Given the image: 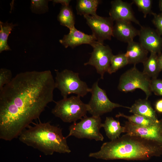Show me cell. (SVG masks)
Listing matches in <instances>:
<instances>
[{
	"label": "cell",
	"instance_id": "obj_33",
	"mask_svg": "<svg viewBox=\"0 0 162 162\" xmlns=\"http://www.w3.org/2000/svg\"><path fill=\"white\" fill-rule=\"evenodd\" d=\"M159 8L160 11L162 13V0H160L159 1Z\"/></svg>",
	"mask_w": 162,
	"mask_h": 162
},
{
	"label": "cell",
	"instance_id": "obj_23",
	"mask_svg": "<svg viewBox=\"0 0 162 162\" xmlns=\"http://www.w3.org/2000/svg\"><path fill=\"white\" fill-rule=\"evenodd\" d=\"M116 117H123L127 119L128 121L136 125L141 126H150L158 122H156L147 117L135 114L129 116L119 112L116 115Z\"/></svg>",
	"mask_w": 162,
	"mask_h": 162
},
{
	"label": "cell",
	"instance_id": "obj_25",
	"mask_svg": "<svg viewBox=\"0 0 162 162\" xmlns=\"http://www.w3.org/2000/svg\"><path fill=\"white\" fill-rule=\"evenodd\" d=\"M48 1L44 0H32L31 9L33 13L42 14L46 12L48 10Z\"/></svg>",
	"mask_w": 162,
	"mask_h": 162
},
{
	"label": "cell",
	"instance_id": "obj_28",
	"mask_svg": "<svg viewBox=\"0 0 162 162\" xmlns=\"http://www.w3.org/2000/svg\"><path fill=\"white\" fill-rule=\"evenodd\" d=\"M151 88L152 92L155 95L162 96V80L157 78L152 79Z\"/></svg>",
	"mask_w": 162,
	"mask_h": 162
},
{
	"label": "cell",
	"instance_id": "obj_3",
	"mask_svg": "<svg viewBox=\"0 0 162 162\" xmlns=\"http://www.w3.org/2000/svg\"><path fill=\"white\" fill-rule=\"evenodd\" d=\"M20 141L26 145L36 149L46 155L54 152L69 153L71 152L67 138L60 128L49 122H40L29 126L18 137Z\"/></svg>",
	"mask_w": 162,
	"mask_h": 162
},
{
	"label": "cell",
	"instance_id": "obj_22",
	"mask_svg": "<svg viewBox=\"0 0 162 162\" xmlns=\"http://www.w3.org/2000/svg\"><path fill=\"white\" fill-rule=\"evenodd\" d=\"M16 26L12 23L3 22L0 21V52L11 50L8 44L9 34Z\"/></svg>",
	"mask_w": 162,
	"mask_h": 162
},
{
	"label": "cell",
	"instance_id": "obj_27",
	"mask_svg": "<svg viewBox=\"0 0 162 162\" xmlns=\"http://www.w3.org/2000/svg\"><path fill=\"white\" fill-rule=\"evenodd\" d=\"M12 73L8 69L1 68L0 69V90L12 80Z\"/></svg>",
	"mask_w": 162,
	"mask_h": 162
},
{
	"label": "cell",
	"instance_id": "obj_26",
	"mask_svg": "<svg viewBox=\"0 0 162 162\" xmlns=\"http://www.w3.org/2000/svg\"><path fill=\"white\" fill-rule=\"evenodd\" d=\"M133 2L137 7L139 10L143 14L146 18L147 15L151 14L152 1V0H133Z\"/></svg>",
	"mask_w": 162,
	"mask_h": 162
},
{
	"label": "cell",
	"instance_id": "obj_18",
	"mask_svg": "<svg viewBox=\"0 0 162 162\" xmlns=\"http://www.w3.org/2000/svg\"><path fill=\"white\" fill-rule=\"evenodd\" d=\"M106 135L111 140H116L120 137V134L125 133L124 126L121 125L120 122L112 117H106L102 124Z\"/></svg>",
	"mask_w": 162,
	"mask_h": 162
},
{
	"label": "cell",
	"instance_id": "obj_29",
	"mask_svg": "<svg viewBox=\"0 0 162 162\" xmlns=\"http://www.w3.org/2000/svg\"><path fill=\"white\" fill-rule=\"evenodd\" d=\"M151 14L153 16L152 22L156 28L157 32L162 35V13L158 14L152 12Z\"/></svg>",
	"mask_w": 162,
	"mask_h": 162
},
{
	"label": "cell",
	"instance_id": "obj_11",
	"mask_svg": "<svg viewBox=\"0 0 162 162\" xmlns=\"http://www.w3.org/2000/svg\"><path fill=\"white\" fill-rule=\"evenodd\" d=\"M125 133L162 143V118L152 125L141 126L127 121L124 126Z\"/></svg>",
	"mask_w": 162,
	"mask_h": 162
},
{
	"label": "cell",
	"instance_id": "obj_12",
	"mask_svg": "<svg viewBox=\"0 0 162 162\" xmlns=\"http://www.w3.org/2000/svg\"><path fill=\"white\" fill-rule=\"evenodd\" d=\"M139 43L148 52L159 55L162 50V37L156 31L151 28L140 26Z\"/></svg>",
	"mask_w": 162,
	"mask_h": 162
},
{
	"label": "cell",
	"instance_id": "obj_1",
	"mask_svg": "<svg viewBox=\"0 0 162 162\" xmlns=\"http://www.w3.org/2000/svg\"><path fill=\"white\" fill-rule=\"evenodd\" d=\"M51 71L21 72L0 90V139L10 141L38 118L53 101Z\"/></svg>",
	"mask_w": 162,
	"mask_h": 162
},
{
	"label": "cell",
	"instance_id": "obj_6",
	"mask_svg": "<svg viewBox=\"0 0 162 162\" xmlns=\"http://www.w3.org/2000/svg\"><path fill=\"white\" fill-rule=\"evenodd\" d=\"M150 78L143 72L139 70L135 65L120 76L118 86V90L124 92L134 91L140 89L145 93L148 99L152 92Z\"/></svg>",
	"mask_w": 162,
	"mask_h": 162
},
{
	"label": "cell",
	"instance_id": "obj_31",
	"mask_svg": "<svg viewBox=\"0 0 162 162\" xmlns=\"http://www.w3.org/2000/svg\"><path fill=\"white\" fill-rule=\"evenodd\" d=\"M53 4L60 3L62 5H69V3L71 1L70 0H54L52 1Z\"/></svg>",
	"mask_w": 162,
	"mask_h": 162
},
{
	"label": "cell",
	"instance_id": "obj_4",
	"mask_svg": "<svg viewBox=\"0 0 162 162\" xmlns=\"http://www.w3.org/2000/svg\"><path fill=\"white\" fill-rule=\"evenodd\" d=\"M76 95L63 98L56 102L52 113L64 122H76L86 116L89 110L88 104L84 103Z\"/></svg>",
	"mask_w": 162,
	"mask_h": 162
},
{
	"label": "cell",
	"instance_id": "obj_13",
	"mask_svg": "<svg viewBox=\"0 0 162 162\" xmlns=\"http://www.w3.org/2000/svg\"><path fill=\"white\" fill-rule=\"evenodd\" d=\"M111 5L109 14L113 21H126L141 26L135 17L130 4L121 0H114L111 1Z\"/></svg>",
	"mask_w": 162,
	"mask_h": 162
},
{
	"label": "cell",
	"instance_id": "obj_32",
	"mask_svg": "<svg viewBox=\"0 0 162 162\" xmlns=\"http://www.w3.org/2000/svg\"><path fill=\"white\" fill-rule=\"evenodd\" d=\"M158 59L160 66L162 70V53H161L158 56Z\"/></svg>",
	"mask_w": 162,
	"mask_h": 162
},
{
	"label": "cell",
	"instance_id": "obj_2",
	"mask_svg": "<svg viewBox=\"0 0 162 162\" xmlns=\"http://www.w3.org/2000/svg\"><path fill=\"white\" fill-rule=\"evenodd\" d=\"M162 155V143L126 134L104 143L98 151L88 156L105 160H147Z\"/></svg>",
	"mask_w": 162,
	"mask_h": 162
},
{
	"label": "cell",
	"instance_id": "obj_9",
	"mask_svg": "<svg viewBox=\"0 0 162 162\" xmlns=\"http://www.w3.org/2000/svg\"><path fill=\"white\" fill-rule=\"evenodd\" d=\"M92 46L93 51L91 53V57L84 65L94 67L97 73L100 75L101 79H103L104 74L108 70L114 55L108 45H105L98 41Z\"/></svg>",
	"mask_w": 162,
	"mask_h": 162
},
{
	"label": "cell",
	"instance_id": "obj_7",
	"mask_svg": "<svg viewBox=\"0 0 162 162\" xmlns=\"http://www.w3.org/2000/svg\"><path fill=\"white\" fill-rule=\"evenodd\" d=\"M81 120L79 122H74L69 127V132L66 137L67 138L73 136L78 139L103 140L104 136L100 132L103 124L100 117L86 116Z\"/></svg>",
	"mask_w": 162,
	"mask_h": 162
},
{
	"label": "cell",
	"instance_id": "obj_30",
	"mask_svg": "<svg viewBox=\"0 0 162 162\" xmlns=\"http://www.w3.org/2000/svg\"><path fill=\"white\" fill-rule=\"evenodd\" d=\"M156 111L160 113H162V99L158 100L155 104Z\"/></svg>",
	"mask_w": 162,
	"mask_h": 162
},
{
	"label": "cell",
	"instance_id": "obj_24",
	"mask_svg": "<svg viewBox=\"0 0 162 162\" xmlns=\"http://www.w3.org/2000/svg\"><path fill=\"white\" fill-rule=\"evenodd\" d=\"M128 64L125 53L113 55L111 58L110 66L107 72L110 74L115 73Z\"/></svg>",
	"mask_w": 162,
	"mask_h": 162
},
{
	"label": "cell",
	"instance_id": "obj_19",
	"mask_svg": "<svg viewBox=\"0 0 162 162\" xmlns=\"http://www.w3.org/2000/svg\"><path fill=\"white\" fill-rule=\"evenodd\" d=\"M143 72L152 79L157 78L159 73L162 70L160 66L158 56L154 53L150 55L143 63Z\"/></svg>",
	"mask_w": 162,
	"mask_h": 162
},
{
	"label": "cell",
	"instance_id": "obj_20",
	"mask_svg": "<svg viewBox=\"0 0 162 162\" xmlns=\"http://www.w3.org/2000/svg\"><path fill=\"white\" fill-rule=\"evenodd\" d=\"M100 1L98 0H78L76 9L77 14L80 15L95 16Z\"/></svg>",
	"mask_w": 162,
	"mask_h": 162
},
{
	"label": "cell",
	"instance_id": "obj_21",
	"mask_svg": "<svg viewBox=\"0 0 162 162\" xmlns=\"http://www.w3.org/2000/svg\"><path fill=\"white\" fill-rule=\"evenodd\" d=\"M60 24L69 29L75 27V17L71 7L69 5H62L57 16Z\"/></svg>",
	"mask_w": 162,
	"mask_h": 162
},
{
	"label": "cell",
	"instance_id": "obj_17",
	"mask_svg": "<svg viewBox=\"0 0 162 162\" xmlns=\"http://www.w3.org/2000/svg\"><path fill=\"white\" fill-rule=\"evenodd\" d=\"M129 112L150 118L156 122L159 120L155 110L150 102L146 99H139L136 100L129 108Z\"/></svg>",
	"mask_w": 162,
	"mask_h": 162
},
{
	"label": "cell",
	"instance_id": "obj_8",
	"mask_svg": "<svg viewBox=\"0 0 162 162\" xmlns=\"http://www.w3.org/2000/svg\"><path fill=\"white\" fill-rule=\"evenodd\" d=\"M91 88L92 96L88 104L89 107L88 112L92 116L100 117L118 107L129 109L130 107L111 102L108 98L105 91L99 86L98 81L94 82Z\"/></svg>",
	"mask_w": 162,
	"mask_h": 162
},
{
	"label": "cell",
	"instance_id": "obj_16",
	"mask_svg": "<svg viewBox=\"0 0 162 162\" xmlns=\"http://www.w3.org/2000/svg\"><path fill=\"white\" fill-rule=\"evenodd\" d=\"M128 44L125 54L128 64L136 65L140 63H143L148 57V52L139 42L133 40Z\"/></svg>",
	"mask_w": 162,
	"mask_h": 162
},
{
	"label": "cell",
	"instance_id": "obj_10",
	"mask_svg": "<svg viewBox=\"0 0 162 162\" xmlns=\"http://www.w3.org/2000/svg\"><path fill=\"white\" fill-rule=\"evenodd\" d=\"M97 41L104 44L106 40H110L113 37V21L110 17L95 16H83Z\"/></svg>",
	"mask_w": 162,
	"mask_h": 162
},
{
	"label": "cell",
	"instance_id": "obj_14",
	"mask_svg": "<svg viewBox=\"0 0 162 162\" xmlns=\"http://www.w3.org/2000/svg\"><path fill=\"white\" fill-rule=\"evenodd\" d=\"M69 30V33L64 35L63 38L59 40V42L65 48L70 47L73 48L84 44L92 46L98 42L92 34L91 35L86 34L78 30L75 27Z\"/></svg>",
	"mask_w": 162,
	"mask_h": 162
},
{
	"label": "cell",
	"instance_id": "obj_5",
	"mask_svg": "<svg viewBox=\"0 0 162 162\" xmlns=\"http://www.w3.org/2000/svg\"><path fill=\"white\" fill-rule=\"evenodd\" d=\"M56 74L55 88L60 91L63 98H67L71 94L83 97L88 93L91 92V88L80 80L79 73L65 69L60 72L56 70Z\"/></svg>",
	"mask_w": 162,
	"mask_h": 162
},
{
	"label": "cell",
	"instance_id": "obj_15",
	"mask_svg": "<svg viewBox=\"0 0 162 162\" xmlns=\"http://www.w3.org/2000/svg\"><path fill=\"white\" fill-rule=\"evenodd\" d=\"M114 25L113 37L124 42L128 43L138 35L139 30L135 28L131 22L124 20H117Z\"/></svg>",
	"mask_w": 162,
	"mask_h": 162
}]
</instances>
